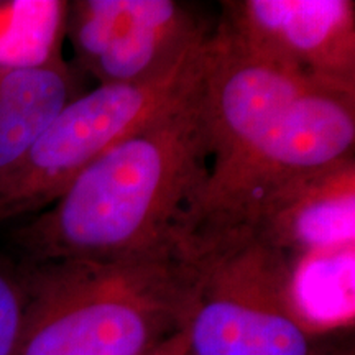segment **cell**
Returning <instances> with one entry per match:
<instances>
[{
    "instance_id": "8fae6325",
    "label": "cell",
    "mask_w": 355,
    "mask_h": 355,
    "mask_svg": "<svg viewBox=\"0 0 355 355\" xmlns=\"http://www.w3.org/2000/svg\"><path fill=\"white\" fill-rule=\"evenodd\" d=\"M68 7L64 0L0 2V71L35 68L63 58Z\"/></svg>"
},
{
    "instance_id": "52a82bcc",
    "label": "cell",
    "mask_w": 355,
    "mask_h": 355,
    "mask_svg": "<svg viewBox=\"0 0 355 355\" xmlns=\"http://www.w3.org/2000/svg\"><path fill=\"white\" fill-rule=\"evenodd\" d=\"M222 26L278 68L304 81L355 91L352 0H232Z\"/></svg>"
},
{
    "instance_id": "7a4b0ae2",
    "label": "cell",
    "mask_w": 355,
    "mask_h": 355,
    "mask_svg": "<svg viewBox=\"0 0 355 355\" xmlns=\"http://www.w3.org/2000/svg\"><path fill=\"white\" fill-rule=\"evenodd\" d=\"M178 332L193 355H322L293 296V259L242 224H199L176 255Z\"/></svg>"
},
{
    "instance_id": "3957f363",
    "label": "cell",
    "mask_w": 355,
    "mask_h": 355,
    "mask_svg": "<svg viewBox=\"0 0 355 355\" xmlns=\"http://www.w3.org/2000/svg\"><path fill=\"white\" fill-rule=\"evenodd\" d=\"M24 263L28 303L15 355H148L178 332L176 257Z\"/></svg>"
},
{
    "instance_id": "30bf717a",
    "label": "cell",
    "mask_w": 355,
    "mask_h": 355,
    "mask_svg": "<svg viewBox=\"0 0 355 355\" xmlns=\"http://www.w3.org/2000/svg\"><path fill=\"white\" fill-rule=\"evenodd\" d=\"M296 309L316 337L354 321V247L293 260Z\"/></svg>"
},
{
    "instance_id": "ba28073f",
    "label": "cell",
    "mask_w": 355,
    "mask_h": 355,
    "mask_svg": "<svg viewBox=\"0 0 355 355\" xmlns=\"http://www.w3.org/2000/svg\"><path fill=\"white\" fill-rule=\"evenodd\" d=\"M355 159L347 157L268 189L237 219L293 260L354 247Z\"/></svg>"
},
{
    "instance_id": "8992f818",
    "label": "cell",
    "mask_w": 355,
    "mask_h": 355,
    "mask_svg": "<svg viewBox=\"0 0 355 355\" xmlns=\"http://www.w3.org/2000/svg\"><path fill=\"white\" fill-rule=\"evenodd\" d=\"M354 145L355 91L311 86L242 165L207 186L196 225L237 219L283 181L352 157Z\"/></svg>"
},
{
    "instance_id": "9c48e42d",
    "label": "cell",
    "mask_w": 355,
    "mask_h": 355,
    "mask_svg": "<svg viewBox=\"0 0 355 355\" xmlns=\"http://www.w3.org/2000/svg\"><path fill=\"white\" fill-rule=\"evenodd\" d=\"M81 94V79L63 58L0 71V170L17 162Z\"/></svg>"
},
{
    "instance_id": "7c38bea8",
    "label": "cell",
    "mask_w": 355,
    "mask_h": 355,
    "mask_svg": "<svg viewBox=\"0 0 355 355\" xmlns=\"http://www.w3.org/2000/svg\"><path fill=\"white\" fill-rule=\"evenodd\" d=\"M26 303L28 283L25 263L0 257V355H15Z\"/></svg>"
},
{
    "instance_id": "4fadbf2b",
    "label": "cell",
    "mask_w": 355,
    "mask_h": 355,
    "mask_svg": "<svg viewBox=\"0 0 355 355\" xmlns=\"http://www.w3.org/2000/svg\"><path fill=\"white\" fill-rule=\"evenodd\" d=\"M148 355H193L186 345L184 337L181 332H176L171 337H168L165 343H162L152 354Z\"/></svg>"
},
{
    "instance_id": "5b68a950",
    "label": "cell",
    "mask_w": 355,
    "mask_h": 355,
    "mask_svg": "<svg viewBox=\"0 0 355 355\" xmlns=\"http://www.w3.org/2000/svg\"><path fill=\"white\" fill-rule=\"evenodd\" d=\"M66 37L79 68L99 84H145L183 66L209 33L175 0H76Z\"/></svg>"
},
{
    "instance_id": "5bb4252c",
    "label": "cell",
    "mask_w": 355,
    "mask_h": 355,
    "mask_svg": "<svg viewBox=\"0 0 355 355\" xmlns=\"http://www.w3.org/2000/svg\"><path fill=\"white\" fill-rule=\"evenodd\" d=\"M332 355H336V354H332ZM337 355H352V352H343V354H337Z\"/></svg>"
},
{
    "instance_id": "6da1fadb",
    "label": "cell",
    "mask_w": 355,
    "mask_h": 355,
    "mask_svg": "<svg viewBox=\"0 0 355 355\" xmlns=\"http://www.w3.org/2000/svg\"><path fill=\"white\" fill-rule=\"evenodd\" d=\"M209 170L199 76L17 229L13 241L32 263L175 259L196 227Z\"/></svg>"
},
{
    "instance_id": "277c9868",
    "label": "cell",
    "mask_w": 355,
    "mask_h": 355,
    "mask_svg": "<svg viewBox=\"0 0 355 355\" xmlns=\"http://www.w3.org/2000/svg\"><path fill=\"white\" fill-rule=\"evenodd\" d=\"M204 46L158 81L99 84L71 101L17 162L0 170V224L46 209L97 158L183 97L201 76Z\"/></svg>"
}]
</instances>
